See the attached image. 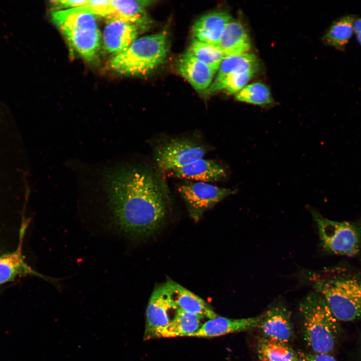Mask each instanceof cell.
I'll list each match as a JSON object with an SVG mask.
<instances>
[{"label":"cell","instance_id":"obj_29","mask_svg":"<svg viewBox=\"0 0 361 361\" xmlns=\"http://www.w3.org/2000/svg\"><path fill=\"white\" fill-rule=\"evenodd\" d=\"M360 304H361V294H360Z\"/></svg>","mask_w":361,"mask_h":361},{"label":"cell","instance_id":"obj_17","mask_svg":"<svg viewBox=\"0 0 361 361\" xmlns=\"http://www.w3.org/2000/svg\"><path fill=\"white\" fill-rule=\"evenodd\" d=\"M177 70L196 90L203 92L210 87L216 74L209 66L188 51L178 59Z\"/></svg>","mask_w":361,"mask_h":361},{"label":"cell","instance_id":"obj_5","mask_svg":"<svg viewBox=\"0 0 361 361\" xmlns=\"http://www.w3.org/2000/svg\"><path fill=\"white\" fill-rule=\"evenodd\" d=\"M311 285L338 320L350 321L361 316V281L357 279L350 276L316 278Z\"/></svg>","mask_w":361,"mask_h":361},{"label":"cell","instance_id":"obj_6","mask_svg":"<svg viewBox=\"0 0 361 361\" xmlns=\"http://www.w3.org/2000/svg\"><path fill=\"white\" fill-rule=\"evenodd\" d=\"M318 230L323 250L331 254L353 257L361 252V222H339L309 209Z\"/></svg>","mask_w":361,"mask_h":361},{"label":"cell","instance_id":"obj_14","mask_svg":"<svg viewBox=\"0 0 361 361\" xmlns=\"http://www.w3.org/2000/svg\"><path fill=\"white\" fill-rule=\"evenodd\" d=\"M260 319L261 316L234 319L219 315L205 322L191 337L211 338L250 330L258 327Z\"/></svg>","mask_w":361,"mask_h":361},{"label":"cell","instance_id":"obj_21","mask_svg":"<svg viewBox=\"0 0 361 361\" xmlns=\"http://www.w3.org/2000/svg\"><path fill=\"white\" fill-rule=\"evenodd\" d=\"M353 14L341 16L334 21L322 37L324 43L340 51H344L354 33Z\"/></svg>","mask_w":361,"mask_h":361},{"label":"cell","instance_id":"obj_27","mask_svg":"<svg viewBox=\"0 0 361 361\" xmlns=\"http://www.w3.org/2000/svg\"><path fill=\"white\" fill-rule=\"evenodd\" d=\"M88 1L86 0H64L51 1V5L55 11L60 9H70L75 8L85 5Z\"/></svg>","mask_w":361,"mask_h":361},{"label":"cell","instance_id":"obj_22","mask_svg":"<svg viewBox=\"0 0 361 361\" xmlns=\"http://www.w3.org/2000/svg\"><path fill=\"white\" fill-rule=\"evenodd\" d=\"M258 361H299L297 351L289 343L260 337L256 345Z\"/></svg>","mask_w":361,"mask_h":361},{"label":"cell","instance_id":"obj_1","mask_svg":"<svg viewBox=\"0 0 361 361\" xmlns=\"http://www.w3.org/2000/svg\"><path fill=\"white\" fill-rule=\"evenodd\" d=\"M105 188L112 227L132 239L148 237L162 225L167 213L164 189L157 175L140 164L117 168Z\"/></svg>","mask_w":361,"mask_h":361},{"label":"cell","instance_id":"obj_15","mask_svg":"<svg viewBox=\"0 0 361 361\" xmlns=\"http://www.w3.org/2000/svg\"><path fill=\"white\" fill-rule=\"evenodd\" d=\"M141 30L136 25L119 20H110L105 27L103 42L105 49L117 55L128 49Z\"/></svg>","mask_w":361,"mask_h":361},{"label":"cell","instance_id":"obj_4","mask_svg":"<svg viewBox=\"0 0 361 361\" xmlns=\"http://www.w3.org/2000/svg\"><path fill=\"white\" fill-rule=\"evenodd\" d=\"M52 20L72 49L88 62L96 60L100 33L95 16L81 7L52 13Z\"/></svg>","mask_w":361,"mask_h":361},{"label":"cell","instance_id":"obj_2","mask_svg":"<svg viewBox=\"0 0 361 361\" xmlns=\"http://www.w3.org/2000/svg\"><path fill=\"white\" fill-rule=\"evenodd\" d=\"M303 336L313 353L330 354L334 349L339 333L338 319L323 298L315 291L299 302Z\"/></svg>","mask_w":361,"mask_h":361},{"label":"cell","instance_id":"obj_19","mask_svg":"<svg viewBox=\"0 0 361 361\" xmlns=\"http://www.w3.org/2000/svg\"><path fill=\"white\" fill-rule=\"evenodd\" d=\"M201 319L195 314L177 309L170 321L158 329L152 338L191 337L201 327Z\"/></svg>","mask_w":361,"mask_h":361},{"label":"cell","instance_id":"obj_3","mask_svg":"<svg viewBox=\"0 0 361 361\" xmlns=\"http://www.w3.org/2000/svg\"><path fill=\"white\" fill-rule=\"evenodd\" d=\"M168 36L163 31L137 38L110 62L116 72L126 76L145 77L162 65L168 54Z\"/></svg>","mask_w":361,"mask_h":361},{"label":"cell","instance_id":"obj_8","mask_svg":"<svg viewBox=\"0 0 361 361\" xmlns=\"http://www.w3.org/2000/svg\"><path fill=\"white\" fill-rule=\"evenodd\" d=\"M207 150L205 145L196 141L177 138L157 146L154 159L160 170L171 171L203 158Z\"/></svg>","mask_w":361,"mask_h":361},{"label":"cell","instance_id":"obj_23","mask_svg":"<svg viewBox=\"0 0 361 361\" xmlns=\"http://www.w3.org/2000/svg\"><path fill=\"white\" fill-rule=\"evenodd\" d=\"M257 57L253 54H245L226 56L223 60L216 77L211 84L220 82L230 73L240 70H256L258 67Z\"/></svg>","mask_w":361,"mask_h":361},{"label":"cell","instance_id":"obj_13","mask_svg":"<svg viewBox=\"0 0 361 361\" xmlns=\"http://www.w3.org/2000/svg\"><path fill=\"white\" fill-rule=\"evenodd\" d=\"M164 284L170 299L177 309L195 314L202 319H211L219 316L204 299L177 283L169 280Z\"/></svg>","mask_w":361,"mask_h":361},{"label":"cell","instance_id":"obj_20","mask_svg":"<svg viewBox=\"0 0 361 361\" xmlns=\"http://www.w3.org/2000/svg\"><path fill=\"white\" fill-rule=\"evenodd\" d=\"M218 47L225 57L249 53L251 42L244 26L232 20L226 28Z\"/></svg>","mask_w":361,"mask_h":361},{"label":"cell","instance_id":"obj_7","mask_svg":"<svg viewBox=\"0 0 361 361\" xmlns=\"http://www.w3.org/2000/svg\"><path fill=\"white\" fill-rule=\"evenodd\" d=\"M189 215L195 221L226 198L235 194L236 190L219 187L210 183L185 181L178 187Z\"/></svg>","mask_w":361,"mask_h":361},{"label":"cell","instance_id":"obj_25","mask_svg":"<svg viewBox=\"0 0 361 361\" xmlns=\"http://www.w3.org/2000/svg\"><path fill=\"white\" fill-rule=\"evenodd\" d=\"M240 102L266 107L273 104V100L267 86L260 82L247 85L235 95Z\"/></svg>","mask_w":361,"mask_h":361},{"label":"cell","instance_id":"obj_12","mask_svg":"<svg viewBox=\"0 0 361 361\" xmlns=\"http://www.w3.org/2000/svg\"><path fill=\"white\" fill-rule=\"evenodd\" d=\"M154 2L147 0H110L105 19L108 21L119 20L134 24L144 32L152 24L146 9Z\"/></svg>","mask_w":361,"mask_h":361},{"label":"cell","instance_id":"obj_16","mask_svg":"<svg viewBox=\"0 0 361 361\" xmlns=\"http://www.w3.org/2000/svg\"><path fill=\"white\" fill-rule=\"evenodd\" d=\"M232 20L231 16L224 11L207 13L194 23L193 39L218 46L226 28Z\"/></svg>","mask_w":361,"mask_h":361},{"label":"cell","instance_id":"obj_10","mask_svg":"<svg viewBox=\"0 0 361 361\" xmlns=\"http://www.w3.org/2000/svg\"><path fill=\"white\" fill-rule=\"evenodd\" d=\"M291 312L286 305L279 301L271 305L261 315L258 327L262 336L289 343L294 338V331Z\"/></svg>","mask_w":361,"mask_h":361},{"label":"cell","instance_id":"obj_26","mask_svg":"<svg viewBox=\"0 0 361 361\" xmlns=\"http://www.w3.org/2000/svg\"><path fill=\"white\" fill-rule=\"evenodd\" d=\"M299 361H337L330 354L297 351Z\"/></svg>","mask_w":361,"mask_h":361},{"label":"cell","instance_id":"obj_9","mask_svg":"<svg viewBox=\"0 0 361 361\" xmlns=\"http://www.w3.org/2000/svg\"><path fill=\"white\" fill-rule=\"evenodd\" d=\"M28 221H22L19 235V242L16 249L0 255V286L15 279L27 276H35L57 284V279L36 271L26 262L23 246Z\"/></svg>","mask_w":361,"mask_h":361},{"label":"cell","instance_id":"obj_24","mask_svg":"<svg viewBox=\"0 0 361 361\" xmlns=\"http://www.w3.org/2000/svg\"><path fill=\"white\" fill-rule=\"evenodd\" d=\"M188 52L209 66L215 73L218 72L225 55L218 46L193 39Z\"/></svg>","mask_w":361,"mask_h":361},{"label":"cell","instance_id":"obj_28","mask_svg":"<svg viewBox=\"0 0 361 361\" xmlns=\"http://www.w3.org/2000/svg\"><path fill=\"white\" fill-rule=\"evenodd\" d=\"M353 26L356 41L361 46V17L355 18Z\"/></svg>","mask_w":361,"mask_h":361},{"label":"cell","instance_id":"obj_18","mask_svg":"<svg viewBox=\"0 0 361 361\" xmlns=\"http://www.w3.org/2000/svg\"><path fill=\"white\" fill-rule=\"evenodd\" d=\"M170 171L177 178L210 184L220 181L226 176V170L221 164L203 158Z\"/></svg>","mask_w":361,"mask_h":361},{"label":"cell","instance_id":"obj_11","mask_svg":"<svg viewBox=\"0 0 361 361\" xmlns=\"http://www.w3.org/2000/svg\"><path fill=\"white\" fill-rule=\"evenodd\" d=\"M177 309L170 299L165 284L157 286L146 307L144 339H152L154 332L172 318L171 311Z\"/></svg>","mask_w":361,"mask_h":361}]
</instances>
